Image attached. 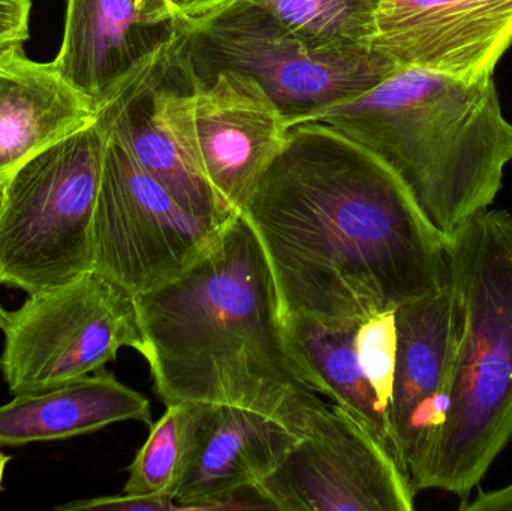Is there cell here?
I'll return each instance as SVG.
<instances>
[{"label": "cell", "instance_id": "6da1fadb", "mask_svg": "<svg viewBox=\"0 0 512 511\" xmlns=\"http://www.w3.org/2000/svg\"><path fill=\"white\" fill-rule=\"evenodd\" d=\"M242 215L273 273L283 318L394 311L448 282V240L402 180L333 126H289Z\"/></svg>", "mask_w": 512, "mask_h": 511}, {"label": "cell", "instance_id": "7a4b0ae2", "mask_svg": "<svg viewBox=\"0 0 512 511\" xmlns=\"http://www.w3.org/2000/svg\"><path fill=\"white\" fill-rule=\"evenodd\" d=\"M132 299L167 407L236 405L301 434L325 404L289 348L270 264L242 213L182 275Z\"/></svg>", "mask_w": 512, "mask_h": 511}, {"label": "cell", "instance_id": "3957f363", "mask_svg": "<svg viewBox=\"0 0 512 511\" xmlns=\"http://www.w3.org/2000/svg\"><path fill=\"white\" fill-rule=\"evenodd\" d=\"M301 122L333 126L378 156L447 240L492 206L512 161V123L495 77L399 68L364 92L286 119L288 128Z\"/></svg>", "mask_w": 512, "mask_h": 511}, {"label": "cell", "instance_id": "277c9868", "mask_svg": "<svg viewBox=\"0 0 512 511\" xmlns=\"http://www.w3.org/2000/svg\"><path fill=\"white\" fill-rule=\"evenodd\" d=\"M450 411L414 483L466 503L512 438V213L483 210L448 239Z\"/></svg>", "mask_w": 512, "mask_h": 511}, {"label": "cell", "instance_id": "5b68a950", "mask_svg": "<svg viewBox=\"0 0 512 511\" xmlns=\"http://www.w3.org/2000/svg\"><path fill=\"white\" fill-rule=\"evenodd\" d=\"M107 123L59 141L0 192V285L33 294L93 269L92 224Z\"/></svg>", "mask_w": 512, "mask_h": 511}, {"label": "cell", "instance_id": "8992f818", "mask_svg": "<svg viewBox=\"0 0 512 511\" xmlns=\"http://www.w3.org/2000/svg\"><path fill=\"white\" fill-rule=\"evenodd\" d=\"M177 26L195 77L221 69L251 75L286 119L364 92L399 69L375 50L316 47L255 6L233 3Z\"/></svg>", "mask_w": 512, "mask_h": 511}, {"label": "cell", "instance_id": "52a82bcc", "mask_svg": "<svg viewBox=\"0 0 512 511\" xmlns=\"http://www.w3.org/2000/svg\"><path fill=\"white\" fill-rule=\"evenodd\" d=\"M3 333L0 374L14 396L101 371L122 348H143L131 294L95 269L27 294Z\"/></svg>", "mask_w": 512, "mask_h": 511}, {"label": "cell", "instance_id": "ba28073f", "mask_svg": "<svg viewBox=\"0 0 512 511\" xmlns=\"http://www.w3.org/2000/svg\"><path fill=\"white\" fill-rule=\"evenodd\" d=\"M99 117L107 123L108 140L93 215V269L134 297L182 275L230 221L186 210L141 167L122 135Z\"/></svg>", "mask_w": 512, "mask_h": 511}, {"label": "cell", "instance_id": "9c48e42d", "mask_svg": "<svg viewBox=\"0 0 512 511\" xmlns=\"http://www.w3.org/2000/svg\"><path fill=\"white\" fill-rule=\"evenodd\" d=\"M254 489L280 511H411L417 495L393 453L334 404L313 411L276 470Z\"/></svg>", "mask_w": 512, "mask_h": 511}, {"label": "cell", "instance_id": "30bf717a", "mask_svg": "<svg viewBox=\"0 0 512 511\" xmlns=\"http://www.w3.org/2000/svg\"><path fill=\"white\" fill-rule=\"evenodd\" d=\"M283 320L289 348L315 392L351 414L396 458L388 422L396 369V309L343 321L303 315Z\"/></svg>", "mask_w": 512, "mask_h": 511}, {"label": "cell", "instance_id": "8fae6325", "mask_svg": "<svg viewBox=\"0 0 512 511\" xmlns=\"http://www.w3.org/2000/svg\"><path fill=\"white\" fill-rule=\"evenodd\" d=\"M376 27L397 68L484 80L512 45V0H382Z\"/></svg>", "mask_w": 512, "mask_h": 511}, {"label": "cell", "instance_id": "7c38bea8", "mask_svg": "<svg viewBox=\"0 0 512 511\" xmlns=\"http://www.w3.org/2000/svg\"><path fill=\"white\" fill-rule=\"evenodd\" d=\"M185 66L204 170L224 203L242 213L285 147L286 114L251 75L221 69L203 80Z\"/></svg>", "mask_w": 512, "mask_h": 511}, {"label": "cell", "instance_id": "4fadbf2b", "mask_svg": "<svg viewBox=\"0 0 512 511\" xmlns=\"http://www.w3.org/2000/svg\"><path fill=\"white\" fill-rule=\"evenodd\" d=\"M396 329L388 422L397 462L414 489L450 411L454 350L450 276L436 293L400 305Z\"/></svg>", "mask_w": 512, "mask_h": 511}, {"label": "cell", "instance_id": "5bb4252c", "mask_svg": "<svg viewBox=\"0 0 512 511\" xmlns=\"http://www.w3.org/2000/svg\"><path fill=\"white\" fill-rule=\"evenodd\" d=\"M301 434L236 405L195 402L194 437L174 503L180 511L268 509L255 486Z\"/></svg>", "mask_w": 512, "mask_h": 511}, {"label": "cell", "instance_id": "9a60e30c", "mask_svg": "<svg viewBox=\"0 0 512 511\" xmlns=\"http://www.w3.org/2000/svg\"><path fill=\"white\" fill-rule=\"evenodd\" d=\"M177 36L167 0H66L62 45L51 62L99 108Z\"/></svg>", "mask_w": 512, "mask_h": 511}, {"label": "cell", "instance_id": "2e32d148", "mask_svg": "<svg viewBox=\"0 0 512 511\" xmlns=\"http://www.w3.org/2000/svg\"><path fill=\"white\" fill-rule=\"evenodd\" d=\"M99 108L53 62L17 48L0 59V192L30 159L98 120Z\"/></svg>", "mask_w": 512, "mask_h": 511}, {"label": "cell", "instance_id": "e0dca14e", "mask_svg": "<svg viewBox=\"0 0 512 511\" xmlns=\"http://www.w3.org/2000/svg\"><path fill=\"white\" fill-rule=\"evenodd\" d=\"M129 420L152 425L150 402L101 369L0 405V446L69 440Z\"/></svg>", "mask_w": 512, "mask_h": 511}, {"label": "cell", "instance_id": "ac0fdd59", "mask_svg": "<svg viewBox=\"0 0 512 511\" xmlns=\"http://www.w3.org/2000/svg\"><path fill=\"white\" fill-rule=\"evenodd\" d=\"M233 3L273 15L316 47L372 50L382 0H222L215 9Z\"/></svg>", "mask_w": 512, "mask_h": 511}, {"label": "cell", "instance_id": "d6986e66", "mask_svg": "<svg viewBox=\"0 0 512 511\" xmlns=\"http://www.w3.org/2000/svg\"><path fill=\"white\" fill-rule=\"evenodd\" d=\"M195 402L168 405L128 468L123 494L174 501L191 455Z\"/></svg>", "mask_w": 512, "mask_h": 511}, {"label": "cell", "instance_id": "ffe728a7", "mask_svg": "<svg viewBox=\"0 0 512 511\" xmlns=\"http://www.w3.org/2000/svg\"><path fill=\"white\" fill-rule=\"evenodd\" d=\"M32 0H0V59L29 39Z\"/></svg>", "mask_w": 512, "mask_h": 511}, {"label": "cell", "instance_id": "44dd1931", "mask_svg": "<svg viewBox=\"0 0 512 511\" xmlns=\"http://www.w3.org/2000/svg\"><path fill=\"white\" fill-rule=\"evenodd\" d=\"M59 511H180L174 501L165 498L134 497V495H116V497L90 498L77 500L56 507Z\"/></svg>", "mask_w": 512, "mask_h": 511}, {"label": "cell", "instance_id": "7402d4cb", "mask_svg": "<svg viewBox=\"0 0 512 511\" xmlns=\"http://www.w3.org/2000/svg\"><path fill=\"white\" fill-rule=\"evenodd\" d=\"M221 2L222 0H167L168 6L176 15L177 23L203 17Z\"/></svg>", "mask_w": 512, "mask_h": 511}, {"label": "cell", "instance_id": "603a6c76", "mask_svg": "<svg viewBox=\"0 0 512 511\" xmlns=\"http://www.w3.org/2000/svg\"><path fill=\"white\" fill-rule=\"evenodd\" d=\"M462 510H512V485L495 492H484Z\"/></svg>", "mask_w": 512, "mask_h": 511}, {"label": "cell", "instance_id": "cb8c5ba5", "mask_svg": "<svg viewBox=\"0 0 512 511\" xmlns=\"http://www.w3.org/2000/svg\"><path fill=\"white\" fill-rule=\"evenodd\" d=\"M9 461H11V456L5 455L2 452V446H0V489H2L3 474H5V468Z\"/></svg>", "mask_w": 512, "mask_h": 511}, {"label": "cell", "instance_id": "d4e9b609", "mask_svg": "<svg viewBox=\"0 0 512 511\" xmlns=\"http://www.w3.org/2000/svg\"><path fill=\"white\" fill-rule=\"evenodd\" d=\"M6 320H8V312L0 306V330L6 326Z\"/></svg>", "mask_w": 512, "mask_h": 511}]
</instances>
